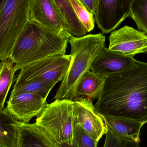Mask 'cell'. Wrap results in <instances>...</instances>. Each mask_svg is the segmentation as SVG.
<instances>
[{
  "instance_id": "cell-1",
  "label": "cell",
  "mask_w": 147,
  "mask_h": 147,
  "mask_svg": "<svg viewBox=\"0 0 147 147\" xmlns=\"http://www.w3.org/2000/svg\"><path fill=\"white\" fill-rule=\"evenodd\" d=\"M94 107L102 116L147 123V63L135 60L127 70L107 76Z\"/></svg>"
},
{
  "instance_id": "cell-2",
  "label": "cell",
  "mask_w": 147,
  "mask_h": 147,
  "mask_svg": "<svg viewBox=\"0 0 147 147\" xmlns=\"http://www.w3.org/2000/svg\"><path fill=\"white\" fill-rule=\"evenodd\" d=\"M68 37L28 20L14 45L9 59L17 71L45 58L65 54Z\"/></svg>"
},
{
  "instance_id": "cell-3",
  "label": "cell",
  "mask_w": 147,
  "mask_h": 147,
  "mask_svg": "<svg viewBox=\"0 0 147 147\" xmlns=\"http://www.w3.org/2000/svg\"><path fill=\"white\" fill-rule=\"evenodd\" d=\"M71 46L69 69L61 82L54 99L74 101L76 89L84 74L90 70L96 57L105 47V36L100 33L81 37L69 35Z\"/></svg>"
},
{
  "instance_id": "cell-4",
  "label": "cell",
  "mask_w": 147,
  "mask_h": 147,
  "mask_svg": "<svg viewBox=\"0 0 147 147\" xmlns=\"http://www.w3.org/2000/svg\"><path fill=\"white\" fill-rule=\"evenodd\" d=\"M37 125L44 129L57 145L73 144L74 102L56 99L48 104L36 118Z\"/></svg>"
},
{
  "instance_id": "cell-5",
  "label": "cell",
  "mask_w": 147,
  "mask_h": 147,
  "mask_svg": "<svg viewBox=\"0 0 147 147\" xmlns=\"http://www.w3.org/2000/svg\"><path fill=\"white\" fill-rule=\"evenodd\" d=\"M30 0H4L0 8V60L9 59L29 19Z\"/></svg>"
},
{
  "instance_id": "cell-6",
  "label": "cell",
  "mask_w": 147,
  "mask_h": 147,
  "mask_svg": "<svg viewBox=\"0 0 147 147\" xmlns=\"http://www.w3.org/2000/svg\"><path fill=\"white\" fill-rule=\"evenodd\" d=\"M70 54L52 56L32 63L22 68L13 88L40 81L55 86L63 79L69 66Z\"/></svg>"
},
{
  "instance_id": "cell-7",
  "label": "cell",
  "mask_w": 147,
  "mask_h": 147,
  "mask_svg": "<svg viewBox=\"0 0 147 147\" xmlns=\"http://www.w3.org/2000/svg\"><path fill=\"white\" fill-rule=\"evenodd\" d=\"M133 0H98L95 21L102 34L111 33L129 16Z\"/></svg>"
},
{
  "instance_id": "cell-8",
  "label": "cell",
  "mask_w": 147,
  "mask_h": 147,
  "mask_svg": "<svg viewBox=\"0 0 147 147\" xmlns=\"http://www.w3.org/2000/svg\"><path fill=\"white\" fill-rule=\"evenodd\" d=\"M109 41V50L124 56L147 53V35L129 26L111 32Z\"/></svg>"
},
{
  "instance_id": "cell-9",
  "label": "cell",
  "mask_w": 147,
  "mask_h": 147,
  "mask_svg": "<svg viewBox=\"0 0 147 147\" xmlns=\"http://www.w3.org/2000/svg\"><path fill=\"white\" fill-rule=\"evenodd\" d=\"M47 104V100L40 96L25 93L10 96L5 109L18 121L29 123L32 118L42 112Z\"/></svg>"
},
{
  "instance_id": "cell-10",
  "label": "cell",
  "mask_w": 147,
  "mask_h": 147,
  "mask_svg": "<svg viewBox=\"0 0 147 147\" xmlns=\"http://www.w3.org/2000/svg\"><path fill=\"white\" fill-rule=\"evenodd\" d=\"M74 102V123L80 125L96 141L105 135L106 125L100 115L96 112L92 101L81 98Z\"/></svg>"
},
{
  "instance_id": "cell-11",
  "label": "cell",
  "mask_w": 147,
  "mask_h": 147,
  "mask_svg": "<svg viewBox=\"0 0 147 147\" xmlns=\"http://www.w3.org/2000/svg\"><path fill=\"white\" fill-rule=\"evenodd\" d=\"M28 20L36 22L57 33L70 35L53 0H30Z\"/></svg>"
},
{
  "instance_id": "cell-12",
  "label": "cell",
  "mask_w": 147,
  "mask_h": 147,
  "mask_svg": "<svg viewBox=\"0 0 147 147\" xmlns=\"http://www.w3.org/2000/svg\"><path fill=\"white\" fill-rule=\"evenodd\" d=\"M135 60L134 58L119 54L105 47L94 60L90 70L106 77L127 70Z\"/></svg>"
},
{
  "instance_id": "cell-13",
  "label": "cell",
  "mask_w": 147,
  "mask_h": 147,
  "mask_svg": "<svg viewBox=\"0 0 147 147\" xmlns=\"http://www.w3.org/2000/svg\"><path fill=\"white\" fill-rule=\"evenodd\" d=\"M17 147H58L50 135L36 123H22Z\"/></svg>"
},
{
  "instance_id": "cell-14",
  "label": "cell",
  "mask_w": 147,
  "mask_h": 147,
  "mask_svg": "<svg viewBox=\"0 0 147 147\" xmlns=\"http://www.w3.org/2000/svg\"><path fill=\"white\" fill-rule=\"evenodd\" d=\"M106 127L116 137L139 143L141 129L143 123L129 119L102 116Z\"/></svg>"
},
{
  "instance_id": "cell-15",
  "label": "cell",
  "mask_w": 147,
  "mask_h": 147,
  "mask_svg": "<svg viewBox=\"0 0 147 147\" xmlns=\"http://www.w3.org/2000/svg\"><path fill=\"white\" fill-rule=\"evenodd\" d=\"M106 77L90 70L86 72L79 83L74 100L86 98L93 101L97 99L103 88Z\"/></svg>"
},
{
  "instance_id": "cell-16",
  "label": "cell",
  "mask_w": 147,
  "mask_h": 147,
  "mask_svg": "<svg viewBox=\"0 0 147 147\" xmlns=\"http://www.w3.org/2000/svg\"><path fill=\"white\" fill-rule=\"evenodd\" d=\"M21 123L15 119L6 109L0 111V147H17Z\"/></svg>"
},
{
  "instance_id": "cell-17",
  "label": "cell",
  "mask_w": 147,
  "mask_h": 147,
  "mask_svg": "<svg viewBox=\"0 0 147 147\" xmlns=\"http://www.w3.org/2000/svg\"><path fill=\"white\" fill-rule=\"evenodd\" d=\"M57 9L68 27L70 35L81 37L86 35V30L78 19L69 0H53Z\"/></svg>"
},
{
  "instance_id": "cell-18",
  "label": "cell",
  "mask_w": 147,
  "mask_h": 147,
  "mask_svg": "<svg viewBox=\"0 0 147 147\" xmlns=\"http://www.w3.org/2000/svg\"><path fill=\"white\" fill-rule=\"evenodd\" d=\"M15 66L9 58L0 63V111L4 109L8 93L16 79Z\"/></svg>"
},
{
  "instance_id": "cell-19",
  "label": "cell",
  "mask_w": 147,
  "mask_h": 147,
  "mask_svg": "<svg viewBox=\"0 0 147 147\" xmlns=\"http://www.w3.org/2000/svg\"><path fill=\"white\" fill-rule=\"evenodd\" d=\"M54 85L40 81H34L25 84L16 88H13L10 96L25 93L36 94L47 100Z\"/></svg>"
},
{
  "instance_id": "cell-20",
  "label": "cell",
  "mask_w": 147,
  "mask_h": 147,
  "mask_svg": "<svg viewBox=\"0 0 147 147\" xmlns=\"http://www.w3.org/2000/svg\"><path fill=\"white\" fill-rule=\"evenodd\" d=\"M129 16L134 21L139 31L147 35V0H133Z\"/></svg>"
},
{
  "instance_id": "cell-21",
  "label": "cell",
  "mask_w": 147,
  "mask_h": 147,
  "mask_svg": "<svg viewBox=\"0 0 147 147\" xmlns=\"http://www.w3.org/2000/svg\"><path fill=\"white\" fill-rule=\"evenodd\" d=\"M78 19L87 33L93 30L95 27L94 15L89 12L80 0H69Z\"/></svg>"
},
{
  "instance_id": "cell-22",
  "label": "cell",
  "mask_w": 147,
  "mask_h": 147,
  "mask_svg": "<svg viewBox=\"0 0 147 147\" xmlns=\"http://www.w3.org/2000/svg\"><path fill=\"white\" fill-rule=\"evenodd\" d=\"M73 140L78 147H97L98 143L79 124L74 126Z\"/></svg>"
},
{
  "instance_id": "cell-23",
  "label": "cell",
  "mask_w": 147,
  "mask_h": 147,
  "mask_svg": "<svg viewBox=\"0 0 147 147\" xmlns=\"http://www.w3.org/2000/svg\"><path fill=\"white\" fill-rule=\"evenodd\" d=\"M105 135L103 147H141L139 143L122 140L116 137L108 129Z\"/></svg>"
},
{
  "instance_id": "cell-24",
  "label": "cell",
  "mask_w": 147,
  "mask_h": 147,
  "mask_svg": "<svg viewBox=\"0 0 147 147\" xmlns=\"http://www.w3.org/2000/svg\"><path fill=\"white\" fill-rule=\"evenodd\" d=\"M80 1L89 12L94 14L97 6L98 0H80Z\"/></svg>"
},
{
  "instance_id": "cell-25",
  "label": "cell",
  "mask_w": 147,
  "mask_h": 147,
  "mask_svg": "<svg viewBox=\"0 0 147 147\" xmlns=\"http://www.w3.org/2000/svg\"><path fill=\"white\" fill-rule=\"evenodd\" d=\"M58 147H78L75 143L73 142V144H69L67 143H63V144L58 145Z\"/></svg>"
}]
</instances>
